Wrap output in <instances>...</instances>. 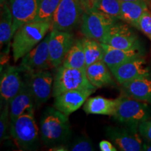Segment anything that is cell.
I'll return each mask as SVG.
<instances>
[{"instance_id": "obj_1", "label": "cell", "mask_w": 151, "mask_h": 151, "mask_svg": "<svg viewBox=\"0 0 151 151\" xmlns=\"http://www.w3.org/2000/svg\"><path fill=\"white\" fill-rule=\"evenodd\" d=\"M39 132L43 144L48 148L65 144L71 135L69 116L55 107H47L41 114Z\"/></svg>"}, {"instance_id": "obj_2", "label": "cell", "mask_w": 151, "mask_h": 151, "mask_svg": "<svg viewBox=\"0 0 151 151\" xmlns=\"http://www.w3.org/2000/svg\"><path fill=\"white\" fill-rule=\"evenodd\" d=\"M51 21H32L20 26L12 39L14 61L19 60L37 46L51 29Z\"/></svg>"}, {"instance_id": "obj_3", "label": "cell", "mask_w": 151, "mask_h": 151, "mask_svg": "<svg viewBox=\"0 0 151 151\" xmlns=\"http://www.w3.org/2000/svg\"><path fill=\"white\" fill-rule=\"evenodd\" d=\"M39 132L35 118V111L24 113L11 121L9 133L20 150H38L40 144Z\"/></svg>"}, {"instance_id": "obj_4", "label": "cell", "mask_w": 151, "mask_h": 151, "mask_svg": "<svg viewBox=\"0 0 151 151\" xmlns=\"http://www.w3.org/2000/svg\"><path fill=\"white\" fill-rule=\"evenodd\" d=\"M88 89L96 90L97 88L90 83L86 69H73L60 66L54 75L52 97L73 90Z\"/></svg>"}, {"instance_id": "obj_5", "label": "cell", "mask_w": 151, "mask_h": 151, "mask_svg": "<svg viewBox=\"0 0 151 151\" xmlns=\"http://www.w3.org/2000/svg\"><path fill=\"white\" fill-rule=\"evenodd\" d=\"M119 98L118 109L113 116L117 122L139 127L141 122L151 118V109L146 102L130 97L124 93Z\"/></svg>"}, {"instance_id": "obj_6", "label": "cell", "mask_w": 151, "mask_h": 151, "mask_svg": "<svg viewBox=\"0 0 151 151\" xmlns=\"http://www.w3.org/2000/svg\"><path fill=\"white\" fill-rule=\"evenodd\" d=\"M83 13L76 0H61L52 16L50 30L71 32L81 22Z\"/></svg>"}, {"instance_id": "obj_7", "label": "cell", "mask_w": 151, "mask_h": 151, "mask_svg": "<svg viewBox=\"0 0 151 151\" xmlns=\"http://www.w3.org/2000/svg\"><path fill=\"white\" fill-rule=\"evenodd\" d=\"M106 136L118 150H142L143 137L139 133L138 126L127 124H124V127L109 126L106 127Z\"/></svg>"}, {"instance_id": "obj_8", "label": "cell", "mask_w": 151, "mask_h": 151, "mask_svg": "<svg viewBox=\"0 0 151 151\" xmlns=\"http://www.w3.org/2000/svg\"><path fill=\"white\" fill-rule=\"evenodd\" d=\"M118 20L92 9L84 11L81 22V32L85 37L101 42L111 26Z\"/></svg>"}, {"instance_id": "obj_9", "label": "cell", "mask_w": 151, "mask_h": 151, "mask_svg": "<svg viewBox=\"0 0 151 151\" xmlns=\"http://www.w3.org/2000/svg\"><path fill=\"white\" fill-rule=\"evenodd\" d=\"M24 81L29 86L38 109L52 96L54 76L49 70L22 73Z\"/></svg>"}, {"instance_id": "obj_10", "label": "cell", "mask_w": 151, "mask_h": 151, "mask_svg": "<svg viewBox=\"0 0 151 151\" xmlns=\"http://www.w3.org/2000/svg\"><path fill=\"white\" fill-rule=\"evenodd\" d=\"M101 43L122 50L141 49L138 36L127 24L118 21L111 26Z\"/></svg>"}, {"instance_id": "obj_11", "label": "cell", "mask_w": 151, "mask_h": 151, "mask_svg": "<svg viewBox=\"0 0 151 151\" xmlns=\"http://www.w3.org/2000/svg\"><path fill=\"white\" fill-rule=\"evenodd\" d=\"M49 39L50 32L37 46L21 58L19 67L22 73L48 70L52 67L48 50Z\"/></svg>"}, {"instance_id": "obj_12", "label": "cell", "mask_w": 151, "mask_h": 151, "mask_svg": "<svg viewBox=\"0 0 151 151\" xmlns=\"http://www.w3.org/2000/svg\"><path fill=\"white\" fill-rule=\"evenodd\" d=\"M75 41L74 36L71 32L50 30L48 50L52 68L57 69L62 65Z\"/></svg>"}, {"instance_id": "obj_13", "label": "cell", "mask_w": 151, "mask_h": 151, "mask_svg": "<svg viewBox=\"0 0 151 151\" xmlns=\"http://www.w3.org/2000/svg\"><path fill=\"white\" fill-rule=\"evenodd\" d=\"M110 70L120 85L141 77H150V69L143 57L124 62Z\"/></svg>"}, {"instance_id": "obj_14", "label": "cell", "mask_w": 151, "mask_h": 151, "mask_svg": "<svg viewBox=\"0 0 151 151\" xmlns=\"http://www.w3.org/2000/svg\"><path fill=\"white\" fill-rule=\"evenodd\" d=\"M20 67L6 66L4 71L1 69L0 94L1 104L9 103L20 91L23 83V74Z\"/></svg>"}, {"instance_id": "obj_15", "label": "cell", "mask_w": 151, "mask_h": 151, "mask_svg": "<svg viewBox=\"0 0 151 151\" xmlns=\"http://www.w3.org/2000/svg\"><path fill=\"white\" fill-rule=\"evenodd\" d=\"M94 91V90L81 89L65 92L54 97L53 106L69 116L83 105Z\"/></svg>"}, {"instance_id": "obj_16", "label": "cell", "mask_w": 151, "mask_h": 151, "mask_svg": "<svg viewBox=\"0 0 151 151\" xmlns=\"http://www.w3.org/2000/svg\"><path fill=\"white\" fill-rule=\"evenodd\" d=\"M40 0H9L14 18V35L22 24L35 21Z\"/></svg>"}, {"instance_id": "obj_17", "label": "cell", "mask_w": 151, "mask_h": 151, "mask_svg": "<svg viewBox=\"0 0 151 151\" xmlns=\"http://www.w3.org/2000/svg\"><path fill=\"white\" fill-rule=\"evenodd\" d=\"M35 99L32 94L27 83L23 79V83L20 91L9 101L11 121H13L24 113L35 111Z\"/></svg>"}, {"instance_id": "obj_18", "label": "cell", "mask_w": 151, "mask_h": 151, "mask_svg": "<svg viewBox=\"0 0 151 151\" xmlns=\"http://www.w3.org/2000/svg\"><path fill=\"white\" fill-rule=\"evenodd\" d=\"M121 86L122 93L135 99L151 104L150 77L136 78Z\"/></svg>"}, {"instance_id": "obj_19", "label": "cell", "mask_w": 151, "mask_h": 151, "mask_svg": "<svg viewBox=\"0 0 151 151\" xmlns=\"http://www.w3.org/2000/svg\"><path fill=\"white\" fill-rule=\"evenodd\" d=\"M101 43L104 50L103 61L106 64L109 69L121 65L129 60L142 58L143 55L141 49L122 50V49L113 48L105 43Z\"/></svg>"}, {"instance_id": "obj_20", "label": "cell", "mask_w": 151, "mask_h": 151, "mask_svg": "<svg viewBox=\"0 0 151 151\" xmlns=\"http://www.w3.org/2000/svg\"><path fill=\"white\" fill-rule=\"evenodd\" d=\"M119 101V97L113 99L101 96L89 97L85 102L83 109L86 114L113 116L118 109Z\"/></svg>"}, {"instance_id": "obj_21", "label": "cell", "mask_w": 151, "mask_h": 151, "mask_svg": "<svg viewBox=\"0 0 151 151\" xmlns=\"http://www.w3.org/2000/svg\"><path fill=\"white\" fill-rule=\"evenodd\" d=\"M86 71L88 80L95 88H99L115 85L112 73L103 60L97 61L88 66Z\"/></svg>"}, {"instance_id": "obj_22", "label": "cell", "mask_w": 151, "mask_h": 151, "mask_svg": "<svg viewBox=\"0 0 151 151\" xmlns=\"http://www.w3.org/2000/svg\"><path fill=\"white\" fill-rule=\"evenodd\" d=\"M14 37V18L10 6L6 0L1 2V18H0V42L1 48H10L11 39Z\"/></svg>"}, {"instance_id": "obj_23", "label": "cell", "mask_w": 151, "mask_h": 151, "mask_svg": "<svg viewBox=\"0 0 151 151\" xmlns=\"http://www.w3.org/2000/svg\"><path fill=\"white\" fill-rule=\"evenodd\" d=\"M148 10L146 1H121V20L136 27L139 18Z\"/></svg>"}, {"instance_id": "obj_24", "label": "cell", "mask_w": 151, "mask_h": 151, "mask_svg": "<svg viewBox=\"0 0 151 151\" xmlns=\"http://www.w3.org/2000/svg\"><path fill=\"white\" fill-rule=\"evenodd\" d=\"M65 67L86 69V56L81 39H76L74 43L62 64Z\"/></svg>"}, {"instance_id": "obj_25", "label": "cell", "mask_w": 151, "mask_h": 151, "mask_svg": "<svg viewBox=\"0 0 151 151\" xmlns=\"http://www.w3.org/2000/svg\"><path fill=\"white\" fill-rule=\"evenodd\" d=\"M81 40L86 56V67L94 62L103 60L104 50L101 42L86 37L83 38Z\"/></svg>"}, {"instance_id": "obj_26", "label": "cell", "mask_w": 151, "mask_h": 151, "mask_svg": "<svg viewBox=\"0 0 151 151\" xmlns=\"http://www.w3.org/2000/svg\"><path fill=\"white\" fill-rule=\"evenodd\" d=\"M115 20H121V1L120 0H97L92 8Z\"/></svg>"}, {"instance_id": "obj_27", "label": "cell", "mask_w": 151, "mask_h": 151, "mask_svg": "<svg viewBox=\"0 0 151 151\" xmlns=\"http://www.w3.org/2000/svg\"><path fill=\"white\" fill-rule=\"evenodd\" d=\"M60 1L61 0H40L35 21H51Z\"/></svg>"}, {"instance_id": "obj_28", "label": "cell", "mask_w": 151, "mask_h": 151, "mask_svg": "<svg viewBox=\"0 0 151 151\" xmlns=\"http://www.w3.org/2000/svg\"><path fill=\"white\" fill-rule=\"evenodd\" d=\"M11 118L9 113V103L1 104L0 116V139L2 142L8 138V132H10Z\"/></svg>"}, {"instance_id": "obj_29", "label": "cell", "mask_w": 151, "mask_h": 151, "mask_svg": "<svg viewBox=\"0 0 151 151\" xmlns=\"http://www.w3.org/2000/svg\"><path fill=\"white\" fill-rule=\"evenodd\" d=\"M71 151H92L94 150L93 143L86 136L76 137L68 146Z\"/></svg>"}, {"instance_id": "obj_30", "label": "cell", "mask_w": 151, "mask_h": 151, "mask_svg": "<svg viewBox=\"0 0 151 151\" xmlns=\"http://www.w3.org/2000/svg\"><path fill=\"white\" fill-rule=\"evenodd\" d=\"M136 28L139 29L151 41V13L148 10L143 14L139 21Z\"/></svg>"}, {"instance_id": "obj_31", "label": "cell", "mask_w": 151, "mask_h": 151, "mask_svg": "<svg viewBox=\"0 0 151 151\" xmlns=\"http://www.w3.org/2000/svg\"><path fill=\"white\" fill-rule=\"evenodd\" d=\"M139 132L141 137L151 141V120H146L139 125Z\"/></svg>"}, {"instance_id": "obj_32", "label": "cell", "mask_w": 151, "mask_h": 151, "mask_svg": "<svg viewBox=\"0 0 151 151\" xmlns=\"http://www.w3.org/2000/svg\"><path fill=\"white\" fill-rule=\"evenodd\" d=\"M99 150L101 151H116V146H115L111 141L103 140L101 141L99 143Z\"/></svg>"}, {"instance_id": "obj_33", "label": "cell", "mask_w": 151, "mask_h": 151, "mask_svg": "<svg viewBox=\"0 0 151 151\" xmlns=\"http://www.w3.org/2000/svg\"><path fill=\"white\" fill-rule=\"evenodd\" d=\"M84 11L90 10L93 8L97 0H76Z\"/></svg>"}, {"instance_id": "obj_34", "label": "cell", "mask_w": 151, "mask_h": 151, "mask_svg": "<svg viewBox=\"0 0 151 151\" xmlns=\"http://www.w3.org/2000/svg\"><path fill=\"white\" fill-rule=\"evenodd\" d=\"M49 150H54V151H67L69 150V148L68 146H65V144L61 145H57L52 148H50Z\"/></svg>"}, {"instance_id": "obj_35", "label": "cell", "mask_w": 151, "mask_h": 151, "mask_svg": "<svg viewBox=\"0 0 151 151\" xmlns=\"http://www.w3.org/2000/svg\"><path fill=\"white\" fill-rule=\"evenodd\" d=\"M142 150L151 151V141L143 138Z\"/></svg>"}, {"instance_id": "obj_36", "label": "cell", "mask_w": 151, "mask_h": 151, "mask_svg": "<svg viewBox=\"0 0 151 151\" xmlns=\"http://www.w3.org/2000/svg\"><path fill=\"white\" fill-rule=\"evenodd\" d=\"M121 1H144L146 2H148L149 0H120Z\"/></svg>"}]
</instances>
